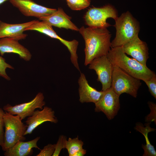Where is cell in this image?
I'll return each mask as SVG.
<instances>
[{"mask_svg": "<svg viewBox=\"0 0 156 156\" xmlns=\"http://www.w3.org/2000/svg\"><path fill=\"white\" fill-rule=\"evenodd\" d=\"M79 31L85 41V65L95 58L107 55L112 47L111 34L107 28L82 26Z\"/></svg>", "mask_w": 156, "mask_h": 156, "instance_id": "obj_1", "label": "cell"}, {"mask_svg": "<svg viewBox=\"0 0 156 156\" xmlns=\"http://www.w3.org/2000/svg\"><path fill=\"white\" fill-rule=\"evenodd\" d=\"M107 56L113 65L122 70L132 77L144 81L155 73L134 58L128 57L122 47H111Z\"/></svg>", "mask_w": 156, "mask_h": 156, "instance_id": "obj_2", "label": "cell"}, {"mask_svg": "<svg viewBox=\"0 0 156 156\" xmlns=\"http://www.w3.org/2000/svg\"><path fill=\"white\" fill-rule=\"evenodd\" d=\"M115 21L114 26L116 32L115 38L111 42L112 47H122L138 36L139 22L129 11L122 13Z\"/></svg>", "mask_w": 156, "mask_h": 156, "instance_id": "obj_3", "label": "cell"}, {"mask_svg": "<svg viewBox=\"0 0 156 156\" xmlns=\"http://www.w3.org/2000/svg\"><path fill=\"white\" fill-rule=\"evenodd\" d=\"M3 118L5 129L4 143L1 147L5 151L18 142L25 140L24 136L27 125L24 124L18 116H14L6 112L4 114Z\"/></svg>", "mask_w": 156, "mask_h": 156, "instance_id": "obj_4", "label": "cell"}, {"mask_svg": "<svg viewBox=\"0 0 156 156\" xmlns=\"http://www.w3.org/2000/svg\"><path fill=\"white\" fill-rule=\"evenodd\" d=\"M141 84L140 80L132 77L118 66L113 65L111 88L118 95L126 93L136 98Z\"/></svg>", "mask_w": 156, "mask_h": 156, "instance_id": "obj_5", "label": "cell"}, {"mask_svg": "<svg viewBox=\"0 0 156 156\" xmlns=\"http://www.w3.org/2000/svg\"><path fill=\"white\" fill-rule=\"evenodd\" d=\"M118 17L117 10L113 6L108 4L101 7L90 8L84 18L88 27L107 28L111 25L107 22V19L112 18L115 20Z\"/></svg>", "mask_w": 156, "mask_h": 156, "instance_id": "obj_6", "label": "cell"}, {"mask_svg": "<svg viewBox=\"0 0 156 156\" xmlns=\"http://www.w3.org/2000/svg\"><path fill=\"white\" fill-rule=\"evenodd\" d=\"M35 30L45 34L52 38L59 40L65 45L69 51L71 62L73 64L77 63L78 56L77 53L79 44L78 42L76 40L68 41L63 39L57 35L53 29L52 26L47 22L38 20L30 25L25 29L24 31Z\"/></svg>", "mask_w": 156, "mask_h": 156, "instance_id": "obj_7", "label": "cell"}, {"mask_svg": "<svg viewBox=\"0 0 156 156\" xmlns=\"http://www.w3.org/2000/svg\"><path fill=\"white\" fill-rule=\"evenodd\" d=\"M103 91L101 98L95 103L94 111L103 112L109 120H111L116 116L120 109V96L111 87Z\"/></svg>", "mask_w": 156, "mask_h": 156, "instance_id": "obj_8", "label": "cell"}, {"mask_svg": "<svg viewBox=\"0 0 156 156\" xmlns=\"http://www.w3.org/2000/svg\"><path fill=\"white\" fill-rule=\"evenodd\" d=\"M88 68L95 71L97 80L102 85V91H105L111 86L113 65L104 55L93 60L89 64Z\"/></svg>", "mask_w": 156, "mask_h": 156, "instance_id": "obj_9", "label": "cell"}, {"mask_svg": "<svg viewBox=\"0 0 156 156\" xmlns=\"http://www.w3.org/2000/svg\"><path fill=\"white\" fill-rule=\"evenodd\" d=\"M44 99L43 94L39 92L29 102L13 106L7 104L3 106V109L10 114L18 116L22 120L31 116L36 109H42L45 105Z\"/></svg>", "mask_w": 156, "mask_h": 156, "instance_id": "obj_10", "label": "cell"}, {"mask_svg": "<svg viewBox=\"0 0 156 156\" xmlns=\"http://www.w3.org/2000/svg\"><path fill=\"white\" fill-rule=\"evenodd\" d=\"M14 7L17 8L23 15L38 18L49 16L57 10L39 5L32 0H9Z\"/></svg>", "mask_w": 156, "mask_h": 156, "instance_id": "obj_11", "label": "cell"}, {"mask_svg": "<svg viewBox=\"0 0 156 156\" xmlns=\"http://www.w3.org/2000/svg\"><path fill=\"white\" fill-rule=\"evenodd\" d=\"M122 47L124 52L131 56L145 66L149 58L148 49L146 43L141 40L138 36L124 44Z\"/></svg>", "mask_w": 156, "mask_h": 156, "instance_id": "obj_12", "label": "cell"}, {"mask_svg": "<svg viewBox=\"0 0 156 156\" xmlns=\"http://www.w3.org/2000/svg\"><path fill=\"white\" fill-rule=\"evenodd\" d=\"M55 114L54 111L47 106H44L41 110H35L25 121L27 128L24 135L31 134L38 126L46 122L57 123L58 120Z\"/></svg>", "mask_w": 156, "mask_h": 156, "instance_id": "obj_13", "label": "cell"}, {"mask_svg": "<svg viewBox=\"0 0 156 156\" xmlns=\"http://www.w3.org/2000/svg\"><path fill=\"white\" fill-rule=\"evenodd\" d=\"M18 40L13 38L4 37L0 38V54L13 53L18 54L20 57L26 61H30L32 55L29 51L21 44Z\"/></svg>", "mask_w": 156, "mask_h": 156, "instance_id": "obj_14", "label": "cell"}, {"mask_svg": "<svg viewBox=\"0 0 156 156\" xmlns=\"http://www.w3.org/2000/svg\"><path fill=\"white\" fill-rule=\"evenodd\" d=\"M79 101L81 103H96L103 95L104 91H98L89 84L86 76L81 73L78 79Z\"/></svg>", "mask_w": 156, "mask_h": 156, "instance_id": "obj_15", "label": "cell"}, {"mask_svg": "<svg viewBox=\"0 0 156 156\" xmlns=\"http://www.w3.org/2000/svg\"><path fill=\"white\" fill-rule=\"evenodd\" d=\"M71 18L62 8H59L51 15L39 19L47 22L52 26L79 31V29L71 21Z\"/></svg>", "mask_w": 156, "mask_h": 156, "instance_id": "obj_16", "label": "cell"}, {"mask_svg": "<svg viewBox=\"0 0 156 156\" xmlns=\"http://www.w3.org/2000/svg\"><path fill=\"white\" fill-rule=\"evenodd\" d=\"M37 21L34 20L22 23H7L0 20V38L9 37L18 40L26 38L27 35L23 32L25 29Z\"/></svg>", "mask_w": 156, "mask_h": 156, "instance_id": "obj_17", "label": "cell"}, {"mask_svg": "<svg viewBox=\"0 0 156 156\" xmlns=\"http://www.w3.org/2000/svg\"><path fill=\"white\" fill-rule=\"evenodd\" d=\"M40 139V137H37L27 142L19 141L13 146L5 151L4 155L5 156L30 155L33 153V148L40 149L37 145V142Z\"/></svg>", "mask_w": 156, "mask_h": 156, "instance_id": "obj_18", "label": "cell"}, {"mask_svg": "<svg viewBox=\"0 0 156 156\" xmlns=\"http://www.w3.org/2000/svg\"><path fill=\"white\" fill-rule=\"evenodd\" d=\"M150 123L147 122L145 124L144 127L142 123L137 122L136 123L134 128L142 134L145 137L146 144H142V147L144 150L143 156H156V151L154 146L150 143L148 138V134L149 132L154 131L155 129L151 128L150 125Z\"/></svg>", "mask_w": 156, "mask_h": 156, "instance_id": "obj_19", "label": "cell"}, {"mask_svg": "<svg viewBox=\"0 0 156 156\" xmlns=\"http://www.w3.org/2000/svg\"><path fill=\"white\" fill-rule=\"evenodd\" d=\"M83 142L79 139L78 136L72 138H69L66 140L65 148L68 152L69 156H73L74 154L83 148Z\"/></svg>", "mask_w": 156, "mask_h": 156, "instance_id": "obj_20", "label": "cell"}, {"mask_svg": "<svg viewBox=\"0 0 156 156\" xmlns=\"http://www.w3.org/2000/svg\"><path fill=\"white\" fill-rule=\"evenodd\" d=\"M67 5L72 10H79L88 7L90 3V0H67Z\"/></svg>", "mask_w": 156, "mask_h": 156, "instance_id": "obj_21", "label": "cell"}, {"mask_svg": "<svg viewBox=\"0 0 156 156\" xmlns=\"http://www.w3.org/2000/svg\"><path fill=\"white\" fill-rule=\"evenodd\" d=\"M7 68L14 69L13 66L6 62L5 59L0 56V76L7 80L9 81L11 79L6 72V69Z\"/></svg>", "mask_w": 156, "mask_h": 156, "instance_id": "obj_22", "label": "cell"}, {"mask_svg": "<svg viewBox=\"0 0 156 156\" xmlns=\"http://www.w3.org/2000/svg\"><path fill=\"white\" fill-rule=\"evenodd\" d=\"M66 136L62 135H60L56 144L54 153L53 156H59L62 149L65 148L67 140Z\"/></svg>", "mask_w": 156, "mask_h": 156, "instance_id": "obj_23", "label": "cell"}, {"mask_svg": "<svg viewBox=\"0 0 156 156\" xmlns=\"http://www.w3.org/2000/svg\"><path fill=\"white\" fill-rule=\"evenodd\" d=\"M148 86L151 94L156 99V75L155 74L149 80L144 81Z\"/></svg>", "mask_w": 156, "mask_h": 156, "instance_id": "obj_24", "label": "cell"}, {"mask_svg": "<svg viewBox=\"0 0 156 156\" xmlns=\"http://www.w3.org/2000/svg\"><path fill=\"white\" fill-rule=\"evenodd\" d=\"M55 144H49L45 146L40 150L39 153L36 156H51L53 155L55 151Z\"/></svg>", "mask_w": 156, "mask_h": 156, "instance_id": "obj_25", "label": "cell"}, {"mask_svg": "<svg viewBox=\"0 0 156 156\" xmlns=\"http://www.w3.org/2000/svg\"><path fill=\"white\" fill-rule=\"evenodd\" d=\"M148 104L151 111L150 114L146 117L145 121L150 123L154 121L156 124V104L151 102H148Z\"/></svg>", "mask_w": 156, "mask_h": 156, "instance_id": "obj_26", "label": "cell"}, {"mask_svg": "<svg viewBox=\"0 0 156 156\" xmlns=\"http://www.w3.org/2000/svg\"><path fill=\"white\" fill-rule=\"evenodd\" d=\"M5 112L3 109L0 107V146L1 147L3 146L4 140L3 115Z\"/></svg>", "mask_w": 156, "mask_h": 156, "instance_id": "obj_27", "label": "cell"}, {"mask_svg": "<svg viewBox=\"0 0 156 156\" xmlns=\"http://www.w3.org/2000/svg\"><path fill=\"white\" fill-rule=\"evenodd\" d=\"M86 150L83 148L77 152L73 156H83L86 154Z\"/></svg>", "mask_w": 156, "mask_h": 156, "instance_id": "obj_28", "label": "cell"}, {"mask_svg": "<svg viewBox=\"0 0 156 156\" xmlns=\"http://www.w3.org/2000/svg\"><path fill=\"white\" fill-rule=\"evenodd\" d=\"M8 0H0V5Z\"/></svg>", "mask_w": 156, "mask_h": 156, "instance_id": "obj_29", "label": "cell"}, {"mask_svg": "<svg viewBox=\"0 0 156 156\" xmlns=\"http://www.w3.org/2000/svg\"></svg>", "mask_w": 156, "mask_h": 156, "instance_id": "obj_30", "label": "cell"}]
</instances>
